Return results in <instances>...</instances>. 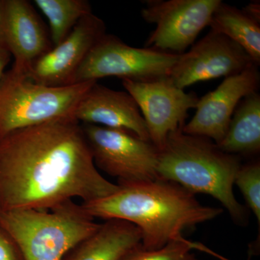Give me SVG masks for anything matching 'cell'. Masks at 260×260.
<instances>
[{
  "mask_svg": "<svg viewBox=\"0 0 260 260\" xmlns=\"http://www.w3.org/2000/svg\"><path fill=\"white\" fill-rule=\"evenodd\" d=\"M191 251L187 239L181 236L154 250H146L140 245L122 260H200Z\"/></svg>",
  "mask_w": 260,
  "mask_h": 260,
  "instance_id": "20",
  "label": "cell"
},
{
  "mask_svg": "<svg viewBox=\"0 0 260 260\" xmlns=\"http://www.w3.org/2000/svg\"><path fill=\"white\" fill-rule=\"evenodd\" d=\"M99 225L74 200L49 210L0 213V227L14 241L23 260H63Z\"/></svg>",
  "mask_w": 260,
  "mask_h": 260,
  "instance_id": "4",
  "label": "cell"
},
{
  "mask_svg": "<svg viewBox=\"0 0 260 260\" xmlns=\"http://www.w3.org/2000/svg\"><path fill=\"white\" fill-rule=\"evenodd\" d=\"M221 0H148L141 10L145 21L155 25L145 48L180 55L203 29L209 26Z\"/></svg>",
  "mask_w": 260,
  "mask_h": 260,
  "instance_id": "8",
  "label": "cell"
},
{
  "mask_svg": "<svg viewBox=\"0 0 260 260\" xmlns=\"http://www.w3.org/2000/svg\"><path fill=\"white\" fill-rule=\"evenodd\" d=\"M254 64L237 43L210 30L191 49L179 55L168 79L184 90L198 82L239 74Z\"/></svg>",
  "mask_w": 260,
  "mask_h": 260,
  "instance_id": "10",
  "label": "cell"
},
{
  "mask_svg": "<svg viewBox=\"0 0 260 260\" xmlns=\"http://www.w3.org/2000/svg\"><path fill=\"white\" fill-rule=\"evenodd\" d=\"M0 46L14 58L12 68L25 73L53 47L49 32L26 0H0Z\"/></svg>",
  "mask_w": 260,
  "mask_h": 260,
  "instance_id": "13",
  "label": "cell"
},
{
  "mask_svg": "<svg viewBox=\"0 0 260 260\" xmlns=\"http://www.w3.org/2000/svg\"><path fill=\"white\" fill-rule=\"evenodd\" d=\"M81 124L95 167L117 184L157 179L158 149L151 142L124 130Z\"/></svg>",
  "mask_w": 260,
  "mask_h": 260,
  "instance_id": "7",
  "label": "cell"
},
{
  "mask_svg": "<svg viewBox=\"0 0 260 260\" xmlns=\"http://www.w3.org/2000/svg\"><path fill=\"white\" fill-rule=\"evenodd\" d=\"M96 82L47 86L11 68L0 80V141L17 130L74 118L77 106Z\"/></svg>",
  "mask_w": 260,
  "mask_h": 260,
  "instance_id": "5",
  "label": "cell"
},
{
  "mask_svg": "<svg viewBox=\"0 0 260 260\" xmlns=\"http://www.w3.org/2000/svg\"><path fill=\"white\" fill-rule=\"evenodd\" d=\"M187 243L192 250L203 251V252L210 254V255L213 256L214 257L217 258V259L219 260H232L229 259V258L225 257V256L221 255V254H218V253L215 252V251L212 250L211 249L205 246V244H202V243L191 242V241L188 240V239Z\"/></svg>",
  "mask_w": 260,
  "mask_h": 260,
  "instance_id": "22",
  "label": "cell"
},
{
  "mask_svg": "<svg viewBox=\"0 0 260 260\" xmlns=\"http://www.w3.org/2000/svg\"><path fill=\"white\" fill-rule=\"evenodd\" d=\"M242 165L239 155L225 153L213 140L180 129L171 133L158 150L157 179L175 183L194 195L213 197L234 221L246 223L247 213L234 193Z\"/></svg>",
  "mask_w": 260,
  "mask_h": 260,
  "instance_id": "3",
  "label": "cell"
},
{
  "mask_svg": "<svg viewBox=\"0 0 260 260\" xmlns=\"http://www.w3.org/2000/svg\"><path fill=\"white\" fill-rule=\"evenodd\" d=\"M34 3L49 22L53 47L60 44L82 18L92 13L86 0H34Z\"/></svg>",
  "mask_w": 260,
  "mask_h": 260,
  "instance_id": "18",
  "label": "cell"
},
{
  "mask_svg": "<svg viewBox=\"0 0 260 260\" xmlns=\"http://www.w3.org/2000/svg\"><path fill=\"white\" fill-rule=\"evenodd\" d=\"M259 84V72L255 64L239 74L224 78L215 90L199 99L196 113L184 126L183 133L209 138L218 145L239 103L257 92Z\"/></svg>",
  "mask_w": 260,
  "mask_h": 260,
  "instance_id": "11",
  "label": "cell"
},
{
  "mask_svg": "<svg viewBox=\"0 0 260 260\" xmlns=\"http://www.w3.org/2000/svg\"><path fill=\"white\" fill-rule=\"evenodd\" d=\"M234 184L240 189L249 209L260 223V164L259 161L242 165Z\"/></svg>",
  "mask_w": 260,
  "mask_h": 260,
  "instance_id": "19",
  "label": "cell"
},
{
  "mask_svg": "<svg viewBox=\"0 0 260 260\" xmlns=\"http://www.w3.org/2000/svg\"><path fill=\"white\" fill-rule=\"evenodd\" d=\"M0 260H23L18 246L0 227Z\"/></svg>",
  "mask_w": 260,
  "mask_h": 260,
  "instance_id": "21",
  "label": "cell"
},
{
  "mask_svg": "<svg viewBox=\"0 0 260 260\" xmlns=\"http://www.w3.org/2000/svg\"><path fill=\"white\" fill-rule=\"evenodd\" d=\"M232 155H254L260 150V95L243 99L237 106L223 140L218 145Z\"/></svg>",
  "mask_w": 260,
  "mask_h": 260,
  "instance_id": "16",
  "label": "cell"
},
{
  "mask_svg": "<svg viewBox=\"0 0 260 260\" xmlns=\"http://www.w3.org/2000/svg\"><path fill=\"white\" fill-rule=\"evenodd\" d=\"M11 55L6 49L0 46V80L5 74V70L8 64H9Z\"/></svg>",
  "mask_w": 260,
  "mask_h": 260,
  "instance_id": "23",
  "label": "cell"
},
{
  "mask_svg": "<svg viewBox=\"0 0 260 260\" xmlns=\"http://www.w3.org/2000/svg\"><path fill=\"white\" fill-rule=\"evenodd\" d=\"M178 58L177 54L131 47L115 36L106 34L92 48L70 85L111 76L134 82L164 79Z\"/></svg>",
  "mask_w": 260,
  "mask_h": 260,
  "instance_id": "6",
  "label": "cell"
},
{
  "mask_svg": "<svg viewBox=\"0 0 260 260\" xmlns=\"http://www.w3.org/2000/svg\"><path fill=\"white\" fill-rule=\"evenodd\" d=\"M118 188L95 167L74 118L17 130L0 141V213L87 203Z\"/></svg>",
  "mask_w": 260,
  "mask_h": 260,
  "instance_id": "1",
  "label": "cell"
},
{
  "mask_svg": "<svg viewBox=\"0 0 260 260\" xmlns=\"http://www.w3.org/2000/svg\"><path fill=\"white\" fill-rule=\"evenodd\" d=\"M243 10L248 15L260 21V5L259 2L258 3L257 2H255V3L252 2V3L246 5L245 8H243Z\"/></svg>",
  "mask_w": 260,
  "mask_h": 260,
  "instance_id": "24",
  "label": "cell"
},
{
  "mask_svg": "<svg viewBox=\"0 0 260 260\" xmlns=\"http://www.w3.org/2000/svg\"><path fill=\"white\" fill-rule=\"evenodd\" d=\"M80 204L94 219L133 224L141 233V246L146 250L160 249L181 237L186 229L223 213L222 208L201 204L194 194L175 183L158 179L120 184L105 198Z\"/></svg>",
  "mask_w": 260,
  "mask_h": 260,
  "instance_id": "2",
  "label": "cell"
},
{
  "mask_svg": "<svg viewBox=\"0 0 260 260\" xmlns=\"http://www.w3.org/2000/svg\"><path fill=\"white\" fill-rule=\"evenodd\" d=\"M74 118L80 124L124 130L150 141L146 124L133 96L126 91L113 90L98 82L80 100Z\"/></svg>",
  "mask_w": 260,
  "mask_h": 260,
  "instance_id": "14",
  "label": "cell"
},
{
  "mask_svg": "<svg viewBox=\"0 0 260 260\" xmlns=\"http://www.w3.org/2000/svg\"><path fill=\"white\" fill-rule=\"evenodd\" d=\"M106 34L102 19L93 13L86 15L60 44L32 62L27 75L32 81L47 86L70 85L88 53Z\"/></svg>",
  "mask_w": 260,
  "mask_h": 260,
  "instance_id": "12",
  "label": "cell"
},
{
  "mask_svg": "<svg viewBox=\"0 0 260 260\" xmlns=\"http://www.w3.org/2000/svg\"><path fill=\"white\" fill-rule=\"evenodd\" d=\"M126 91L133 96L148 128L152 143L161 149L171 133L182 129L188 112L195 109L200 98L186 93L168 78L151 82L123 80Z\"/></svg>",
  "mask_w": 260,
  "mask_h": 260,
  "instance_id": "9",
  "label": "cell"
},
{
  "mask_svg": "<svg viewBox=\"0 0 260 260\" xmlns=\"http://www.w3.org/2000/svg\"><path fill=\"white\" fill-rule=\"evenodd\" d=\"M141 233L124 220H105L91 235L68 253L63 260H122L141 245Z\"/></svg>",
  "mask_w": 260,
  "mask_h": 260,
  "instance_id": "15",
  "label": "cell"
},
{
  "mask_svg": "<svg viewBox=\"0 0 260 260\" xmlns=\"http://www.w3.org/2000/svg\"><path fill=\"white\" fill-rule=\"evenodd\" d=\"M237 43L249 54L254 64H260V21L244 11L221 2L214 12L210 25Z\"/></svg>",
  "mask_w": 260,
  "mask_h": 260,
  "instance_id": "17",
  "label": "cell"
}]
</instances>
